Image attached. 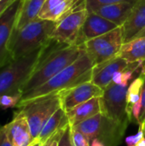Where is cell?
I'll return each mask as SVG.
<instances>
[{"label": "cell", "mask_w": 145, "mask_h": 146, "mask_svg": "<svg viewBox=\"0 0 145 146\" xmlns=\"http://www.w3.org/2000/svg\"><path fill=\"white\" fill-rule=\"evenodd\" d=\"M81 50V46L68 45L50 38L35 70L23 86L22 94L44 84L73 63L79 56Z\"/></svg>", "instance_id": "obj_1"}, {"label": "cell", "mask_w": 145, "mask_h": 146, "mask_svg": "<svg viewBox=\"0 0 145 146\" xmlns=\"http://www.w3.org/2000/svg\"><path fill=\"white\" fill-rule=\"evenodd\" d=\"M82 47V46H81ZM94 64L82 47L79 56L70 65L40 86L22 94L21 102L59 92L82 83L91 81Z\"/></svg>", "instance_id": "obj_2"}, {"label": "cell", "mask_w": 145, "mask_h": 146, "mask_svg": "<svg viewBox=\"0 0 145 146\" xmlns=\"http://www.w3.org/2000/svg\"><path fill=\"white\" fill-rule=\"evenodd\" d=\"M56 23L38 17L22 28L13 30L9 43L11 60L26 56L48 44Z\"/></svg>", "instance_id": "obj_3"}, {"label": "cell", "mask_w": 145, "mask_h": 146, "mask_svg": "<svg viewBox=\"0 0 145 146\" xmlns=\"http://www.w3.org/2000/svg\"><path fill=\"white\" fill-rule=\"evenodd\" d=\"M46 44L0 68V98L5 95H22V88L35 70Z\"/></svg>", "instance_id": "obj_4"}, {"label": "cell", "mask_w": 145, "mask_h": 146, "mask_svg": "<svg viewBox=\"0 0 145 146\" xmlns=\"http://www.w3.org/2000/svg\"><path fill=\"white\" fill-rule=\"evenodd\" d=\"M61 107L59 93L55 92L20 102L16 108L26 118L32 136L37 140L46 121Z\"/></svg>", "instance_id": "obj_5"}, {"label": "cell", "mask_w": 145, "mask_h": 146, "mask_svg": "<svg viewBox=\"0 0 145 146\" xmlns=\"http://www.w3.org/2000/svg\"><path fill=\"white\" fill-rule=\"evenodd\" d=\"M73 127L85 135L90 143L94 139H97L106 146L119 145L126 129L102 113Z\"/></svg>", "instance_id": "obj_6"}, {"label": "cell", "mask_w": 145, "mask_h": 146, "mask_svg": "<svg viewBox=\"0 0 145 146\" xmlns=\"http://www.w3.org/2000/svg\"><path fill=\"white\" fill-rule=\"evenodd\" d=\"M123 44V28L118 27L105 34L85 42L80 46L95 66L118 56Z\"/></svg>", "instance_id": "obj_7"}, {"label": "cell", "mask_w": 145, "mask_h": 146, "mask_svg": "<svg viewBox=\"0 0 145 146\" xmlns=\"http://www.w3.org/2000/svg\"><path fill=\"white\" fill-rule=\"evenodd\" d=\"M127 85H118L111 82L100 98L101 113L126 128L130 122L126 112Z\"/></svg>", "instance_id": "obj_8"}, {"label": "cell", "mask_w": 145, "mask_h": 146, "mask_svg": "<svg viewBox=\"0 0 145 146\" xmlns=\"http://www.w3.org/2000/svg\"><path fill=\"white\" fill-rule=\"evenodd\" d=\"M88 13L85 0H79L75 8L56 23L50 38L68 45H77L82 27Z\"/></svg>", "instance_id": "obj_9"}, {"label": "cell", "mask_w": 145, "mask_h": 146, "mask_svg": "<svg viewBox=\"0 0 145 146\" xmlns=\"http://www.w3.org/2000/svg\"><path fill=\"white\" fill-rule=\"evenodd\" d=\"M24 0H15L0 16V68L11 61L9 43Z\"/></svg>", "instance_id": "obj_10"}, {"label": "cell", "mask_w": 145, "mask_h": 146, "mask_svg": "<svg viewBox=\"0 0 145 146\" xmlns=\"http://www.w3.org/2000/svg\"><path fill=\"white\" fill-rule=\"evenodd\" d=\"M58 93L61 99L62 108L65 111H68L69 110L90 99L103 97V90L91 80L76 86L62 90Z\"/></svg>", "instance_id": "obj_11"}, {"label": "cell", "mask_w": 145, "mask_h": 146, "mask_svg": "<svg viewBox=\"0 0 145 146\" xmlns=\"http://www.w3.org/2000/svg\"><path fill=\"white\" fill-rule=\"evenodd\" d=\"M130 64L126 59L116 56L110 60L95 65L92 68L91 81L104 90L112 82L114 75L117 72L126 69Z\"/></svg>", "instance_id": "obj_12"}, {"label": "cell", "mask_w": 145, "mask_h": 146, "mask_svg": "<svg viewBox=\"0 0 145 146\" xmlns=\"http://www.w3.org/2000/svg\"><path fill=\"white\" fill-rule=\"evenodd\" d=\"M12 146H31L36 140L32 138L26 118L15 111L13 120L4 126Z\"/></svg>", "instance_id": "obj_13"}, {"label": "cell", "mask_w": 145, "mask_h": 146, "mask_svg": "<svg viewBox=\"0 0 145 146\" xmlns=\"http://www.w3.org/2000/svg\"><path fill=\"white\" fill-rule=\"evenodd\" d=\"M116 27L118 26L114 22L94 12H89L82 27L77 45L80 46L85 42L105 34Z\"/></svg>", "instance_id": "obj_14"}, {"label": "cell", "mask_w": 145, "mask_h": 146, "mask_svg": "<svg viewBox=\"0 0 145 146\" xmlns=\"http://www.w3.org/2000/svg\"><path fill=\"white\" fill-rule=\"evenodd\" d=\"M79 0H46L38 17L42 20L59 22L77 5Z\"/></svg>", "instance_id": "obj_15"}, {"label": "cell", "mask_w": 145, "mask_h": 146, "mask_svg": "<svg viewBox=\"0 0 145 146\" xmlns=\"http://www.w3.org/2000/svg\"><path fill=\"white\" fill-rule=\"evenodd\" d=\"M145 27V0H138L130 16L122 26L124 43L133 39Z\"/></svg>", "instance_id": "obj_16"}, {"label": "cell", "mask_w": 145, "mask_h": 146, "mask_svg": "<svg viewBox=\"0 0 145 146\" xmlns=\"http://www.w3.org/2000/svg\"><path fill=\"white\" fill-rule=\"evenodd\" d=\"M135 3L130 2H121L100 6L91 11L102 17L114 22L118 27H122L131 15Z\"/></svg>", "instance_id": "obj_17"}, {"label": "cell", "mask_w": 145, "mask_h": 146, "mask_svg": "<svg viewBox=\"0 0 145 146\" xmlns=\"http://www.w3.org/2000/svg\"><path fill=\"white\" fill-rule=\"evenodd\" d=\"M66 113L69 121L70 127L76 126L77 124L101 113L100 98H94L90 99L69 110L68 111H66Z\"/></svg>", "instance_id": "obj_18"}, {"label": "cell", "mask_w": 145, "mask_h": 146, "mask_svg": "<svg viewBox=\"0 0 145 146\" xmlns=\"http://www.w3.org/2000/svg\"><path fill=\"white\" fill-rule=\"evenodd\" d=\"M68 126H70V125H69V121H68L67 113L61 107L46 121L37 140L40 144H43L49 138H50L54 133H56V132L62 129L66 128Z\"/></svg>", "instance_id": "obj_19"}, {"label": "cell", "mask_w": 145, "mask_h": 146, "mask_svg": "<svg viewBox=\"0 0 145 146\" xmlns=\"http://www.w3.org/2000/svg\"><path fill=\"white\" fill-rule=\"evenodd\" d=\"M118 56L126 59L130 63L144 62L145 37L136 38L124 43Z\"/></svg>", "instance_id": "obj_20"}, {"label": "cell", "mask_w": 145, "mask_h": 146, "mask_svg": "<svg viewBox=\"0 0 145 146\" xmlns=\"http://www.w3.org/2000/svg\"><path fill=\"white\" fill-rule=\"evenodd\" d=\"M45 1L46 0H24L14 30H19L38 18V15Z\"/></svg>", "instance_id": "obj_21"}, {"label": "cell", "mask_w": 145, "mask_h": 146, "mask_svg": "<svg viewBox=\"0 0 145 146\" xmlns=\"http://www.w3.org/2000/svg\"><path fill=\"white\" fill-rule=\"evenodd\" d=\"M144 84V75L141 73L138 77H136L129 85L126 93V112L129 116L130 121H132V107L141 100V92Z\"/></svg>", "instance_id": "obj_22"}, {"label": "cell", "mask_w": 145, "mask_h": 146, "mask_svg": "<svg viewBox=\"0 0 145 146\" xmlns=\"http://www.w3.org/2000/svg\"><path fill=\"white\" fill-rule=\"evenodd\" d=\"M22 95H5L0 98V108L9 109V108H16L19 103L21 102Z\"/></svg>", "instance_id": "obj_23"}, {"label": "cell", "mask_w": 145, "mask_h": 146, "mask_svg": "<svg viewBox=\"0 0 145 146\" xmlns=\"http://www.w3.org/2000/svg\"><path fill=\"white\" fill-rule=\"evenodd\" d=\"M138 0H85L86 7L88 11H91L100 6L115 3H121V2H130L135 3Z\"/></svg>", "instance_id": "obj_24"}, {"label": "cell", "mask_w": 145, "mask_h": 146, "mask_svg": "<svg viewBox=\"0 0 145 146\" xmlns=\"http://www.w3.org/2000/svg\"><path fill=\"white\" fill-rule=\"evenodd\" d=\"M71 127V141L73 146H91V143L79 131Z\"/></svg>", "instance_id": "obj_25"}, {"label": "cell", "mask_w": 145, "mask_h": 146, "mask_svg": "<svg viewBox=\"0 0 145 146\" xmlns=\"http://www.w3.org/2000/svg\"><path fill=\"white\" fill-rule=\"evenodd\" d=\"M144 138V124H141L139 126L138 132L135 135L129 136L126 139V144L127 146H135Z\"/></svg>", "instance_id": "obj_26"}, {"label": "cell", "mask_w": 145, "mask_h": 146, "mask_svg": "<svg viewBox=\"0 0 145 146\" xmlns=\"http://www.w3.org/2000/svg\"><path fill=\"white\" fill-rule=\"evenodd\" d=\"M142 74L144 75V84L142 87V92H141V102H142V110L140 114L139 118V126L145 121V62L143 68Z\"/></svg>", "instance_id": "obj_27"}, {"label": "cell", "mask_w": 145, "mask_h": 146, "mask_svg": "<svg viewBox=\"0 0 145 146\" xmlns=\"http://www.w3.org/2000/svg\"><path fill=\"white\" fill-rule=\"evenodd\" d=\"M65 128L64 129H62L58 132H56V133H54L50 138H49L44 143L42 144L43 146H58L59 145V141L63 134V132H64Z\"/></svg>", "instance_id": "obj_28"}, {"label": "cell", "mask_w": 145, "mask_h": 146, "mask_svg": "<svg viewBox=\"0 0 145 146\" xmlns=\"http://www.w3.org/2000/svg\"><path fill=\"white\" fill-rule=\"evenodd\" d=\"M58 146H73L71 141V127H67L63 132V134L59 141Z\"/></svg>", "instance_id": "obj_29"}, {"label": "cell", "mask_w": 145, "mask_h": 146, "mask_svg": "<svg viewBox=\"0 0 145 146\" xmlns=\"http://www.w3.org/2000/svg\"><path fill=\"white\" fill-rule=\"evenodd\" d=\"M0 146H12L4 128V126H0Z\"/></svg>", "instance_id": "obj_30"}, {"label": "cell", "mask_w": 145, "mask_h": 146, "mask_svg": "<svg viewBox=\"0 0 145 146\" xmlns=\"http://www.w3.org/2000/svg\"><path fill=\"white\" fill-rule=\"evenodd\" d=\"M15 0H2L0 1V16Z\"/></svg>", "instance_id": "obj_31"}, {"label": "cell", "mask_w": 145, "mask_h": 146, "mask_svg": "<svg viewBox=\"0 0 145 146\" xmlns=\"http://www.w3.org/2000/svg\"><path fill=\"white\" fill-rule=\"evenodd\" d=\"M91 146H106L101 140L97 139H94L91 142Z\"/></svg>", "instance_id": "obj_32"}, {"label": "cell", "mask_w": 145, "mask_h": 146, "mask_svg": "<svg viewBox=\"0 0 145 146\" xmlns=\"http://www.w3.org/2000/svg\"><path fill=\"white\" fill-rule=\"evenodd\" d=\"M141 37H145V27L134 38H141Z\"/></svg>", "instance_id": "obj_33"}, {"label": "cell", "mask_w": 145, "mask_h": 146, "mask_svg": "<svg viewBox=\"0 0 145 146\" xmlns=\"http://www.w3.org/2000/svg\"><path fill=\"white\" fill-rule=\"evenodd\" d=\"M135 146H145V139L144 138L142 140H140Z\"/></svg>", "instance_id": "obj_34"}, {"label": "cell", "mask_w": 145, "mask_h": 146, "mask_svg": "<svg viewBox=\"0 0 145 146\" xmlns=\"http://www.w3.org/2000/svg\"><path fill=\"white\" fill-rule=\"evenodd\" d=\"M39 145H40V143H39L38 140H36V141H35V142H34V143H33V144H32L31 146H38Z\"/></svg>", "instance_id": "obj_35"}, {"label": "cell", "mask_w": 145, "mask_h": 146, "mask_svg": "<svg viewBox=\"0 0 145 146\" xmlns=\"http://www.w3.org/2000/svg\"><path fill=\"white\" fill-rule=\"evenodd\" d=\"M142 124H144V139H145V121L144 123H142Z\"/></svg>", "instance_id": "obj_36"}, {"label": "cell", "mask_w": 145, "mask_h": 146, "mask_svg": "<svg viewBox=\"0 0 145 146\" xmlns=\"http://www.w3.org/2000/svg\"><path fill=\"white\" fill-rule=\"evenodd\" d=\"M38 146H43V145H42V144H40V145H38Z\"/></svg>", "instance_id": "obj_37"}, {"label": "cell", "mask_w": 145, "mask_h": 146, "mask_svg": "<svg viewBox=\"0 0 145 146\" xmlns=\"http://www.w3.org/2000/svg\"><path fill=\"white\" fill-rule=\"evenodd\" d=\"M0 1H2V0H0Z\"/></svg>", "instance_id": "obj_38"}]
</instances>
